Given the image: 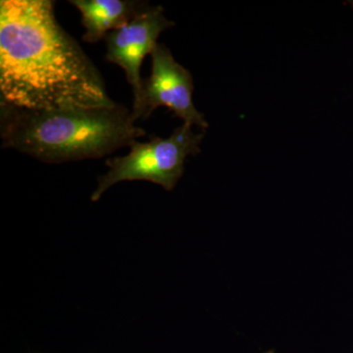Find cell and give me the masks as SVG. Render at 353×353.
<instances>
[{
  "mask_svg": "<svg viewBox=\"0 0 353 353\" xmlns=\"http://www.w3.org/2000/svg\"><path fill=\"white\" fill-rule=\"evenodd\" d=\"M0 102L29 110L116 105L50 0L0 1Z\"/></svg>",
  "mask_w": 353,
  "mask_h": 353,
  "instance_id": "1",
  "label": "cell"
},
{
  "mask_svg": "<svg viewBox=\"0 0 353 353\" xmlns=\"http://www.w3.org/2000/svg\"><path fill=\"white\" fill-rule=\"evenodd\" d=\"M132 112L113 108L29 110L0 102L2 148L50 164L97 159L145 136Z\"/></svg>",
  "mask_w": 353,
  "mask_h": 353,
  "instance_id": "2",
  "label": "cell"
},
{
  "mask_svg": "<svg viewBox=\"0 0 353 353\" xmlns=\"http://www.w3.org/2000/svg\"><path fill=\"white\" fill-rule=\"evenodd\" d=\"M192 128L183 123L168 138H153L148 143L137 141L127 155L108 159L105 164L109 170L97 180L92 201H99L109 188L124 181H148L167 192L173 190L183 175L187 157L201 152L204 132L196 134Z\"/></svg>",
  "mask_w": 353,
  "mask_h": 353,
  "instance_id": "3",
  "label": "cell"
},
{
  "mask_svg": "<svg viewBox=\"0 0 353 353\" xmlns=\"http://www.w3.org/2000/svg\"><path fill=\"white\" fill-rule=\"evenodd\" d=\"M150 57L152 74L143 79L141 99L132 108V119L134 122L139 118L145 119L155 109L165 106L185 124L205 131L209 125L192 101L194 80L189 70L179 64L163 44L157 43Z\"/></svg>",
  "mask_w": 353,
  "mask_h": 353,
  "instance_id": "4",
  "label": "cell"
},
{
  "mask_svg": "<svg viewBox=\"0 0 353 353\" xmlns=\"http://www.w3.org/2000/svg\"><path fill=\"white\" fill-rule=\"evenodd\" d=\"M173 26L175 23L164 15L163 7L148 4L131 22L106 34V59L126 73L134 92V106L138 105L143 92V60L154 50L161 32Z\"/></svg>",
  "mask_w": 353,
  "mask_h": 353,
  "instance_id": "5",
  "label": "cell"
},
{
  "mask_svg": "<svg viewBox=\"0 0 353 353\" xmlns=\"http://www.w3.org/2000/svg\"><path fill=\"white\" fill-rule=\"evenodd\" d=\"M82 15L83 41L95 43L131 22L148 4L130 0H71Z\"/></svg>",
  "mask_w": 353,
  "mask_h": 353,
  "instance_id": "6",
  "label": "cell"
},
{
  "mask_svg": "<svg viewBox=\"0 0 353 353\" xmlns=\"http://www.w3.org/2000/svg\"><path fill=\"white\" fill-rule=\"evenodd\" d=\"M264 353H275V352H274V350H269V352H264Z\"/></svg>",
  "mask_w": 353,
  "mask_h": 353,
  "instance_id": "7",
  "label": "cell"
},
{
  "mask_svg": "<svg viewBox=\"0 0 353 353\" xmlns=\"http://www.w3.org/2000/svg\"><path fill=\"white\" fill-rule=\"evenodd\" d=\"M350 6H352V8L353 9V1H350Z\"/></svg>",
  "mask_w": 353,
  "mask_h": 353,
  "instance_id": "8",
  "label": "cell"
}]
</instances>
